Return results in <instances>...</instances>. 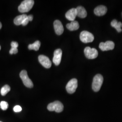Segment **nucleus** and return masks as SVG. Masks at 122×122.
Masks as SVG:
<instances>
[{
	"mask_svg": "<svg viewBox=\"0 0 122 122\" xmlns=\"http://www.w3.org/2000/svg\"><path fill=\"white\" fill-rule=\"evenodd\" d=\"M35 2L33 0H25L22 1L18 7V10L21 13H25L29 11L32 8Z\"/></svg>",
	"mask_w": 122,
	"mask_h": 122,
	"instance_id": "nucleus-1",
	"label": "nucleus"
},
{
	"mask_svg": "<svg viewBox=\"0 0 122 122\" xmlns=\"http://www.w3.org/2000/svg\"><path fill=\"white\" fill-rule=\"evenodd\" d=\"M103 77L100 74H97L94 77L92 82V89L94 92H98L100 91L103 82Z\"/></svg>",
	"mask_w": 122,
	"mask_h": 122,
	"instance_id": "nucleus-2",
	"label": "nucleus"
},
{
	"mask_svg": "<svg viewBox=\"0 0 122 122\" xmlns=\"http://www.w3.org/2000/svg\"><path fill=\"white\" fill-rule=\"evenodd\" d=\"M47 108L50 111H55L57 113H60L63 111L64 106L61 102L59 101H56L50 103L48 105Z\"/></svg>",
	"mask_w": 122,
	"mask_h": 122,
	"instance_id": "nucleus-3",
	"label": "nucleus"
},
{
	"mask_svg": "<svg viewBox=\"0 0 122 122\" xmlns=\"http://www.w3.org/2000/svg\"><path fill=\"white\" fill-rule=\"evenodd\" d=\"M20 76L22 80L23 83L25 86L30 88L33 87L34 84L32 82V81L29 77L26 71L25 70L22 71L20 74Z\"/></svg>",
	"mask_w": 122,
	"mask_h": 122,
	"instance_id": "nucleus-4",
	"label": "nucleus"
},
{
	"mask_svg": "<svg viewBox=\"0 0 122 122\" xmlns=\"http://www.w3.org/2000/svg\"><path fill=\"white\" fill-rule=\"evenodd\" d=\"M80 40L84 43H91L94 40V36L91 33L87 31H83L80 35Z\"/></svg>",
	"mask_w": 122,
	"mask_h": 122,
	"instance_id": "nucleus-5",
	"label": "nucleus"
},
{
	"mask_svg": "<svg viewBox=\"0 0 122 122\" xmlns=\"http://www.w3.org/2000/svg\"><path fill=\"white\" fill-rule=\"evenodd\" d=\"M84 53L88 59H93L98 57V52L96 48L87 47L84 49Z\"/></svg>",
	"mask_w": 122,
	"mask_h": 122,
	"instance_id": "nucleus-6",
	"label": "nucleus"
},
{
	"mask_svg": "<svg viewBox=\"0 0 122 122\" xmlns=\"http://www.w3.org/2000/svg\"><path fill=\"white\" fill-rule=\"evenodd\" d=\"M78 86L77 80L76 79L73 78L71 80L66 86V90L69 94H73L76 92Z\"/></svg>",
	"mask_w": 122,
	"mask_h": 122,
	"instance_id": "nucleus-7",
	"label": "nucleus"
},
{
	"mask_svg": "<svg viewBox=\"0 0 122 122\" xmlns=\"http://www.w3.org/2000/svg\"><path fill=\"white\" fill-rule=\"evenodd\" d=\"M115 44L113 41H107L105 43L101 42L99 45V48L103 51H109L113 49Z\"/></svg>",
	"mask_w": 122,
	"mask_h": 122,
	"instance_id": "nucleus-8",
	"label": "nucleus"
},
{
	"mask_svg": "<svg viewBox=\"0 0 122 122\" xmlns=\"http://www.w3.org/2000/svg\"><path fill=\"white\" fill-rule=\"evenodd\" d=\"M39 61L40 64L46 68H49L52 66V62L48 57L44 55H40L39 57Z\"/></svg>",
	"mask_w": 122,
	"mask_h": 122,
	"instance_id": "nucleus-9",
	"label": "nucleus"
},
{
	"mask_svg": "<svg viewBox=\"0 0 122 122\" xmlns=\"http://www.w3.org/2000/svg\"><path fill=\"white\" fill-rule=\"evenodd\" d=\"M62 56V51L61 49H56L54 52L53 62L55 65H59L61 62Z\"/></svg>",
	"mask_w": 122,
	"mask_h": 122,
	"instance_id": "nucleus-10",
	"label": "nucleus"
},
{
	"mask_svg": "<svg viewBox=\"0 0 122 122\" xmlns=\"http://www.w3.org/2000/svg\"><path fill=\"white\" fill-rule=\"evenodd\" d=\"M55 33L57 35H61L64 31V28L60 21L56 20L53 23Z\"/></svg>",
	"mask_w": 122,
	"mask_h": 122,
	"instance_id": "nucleus-11",
	"label": "nucleus"
},
{
	"mask_svg": "<svg viewBox=\"0 0 122 122\" xmlns=\"http://www.w3.org/2000/svg\"><path fill=\"white\" fill-rule=\"evenodd\" d=\"M66 17L70 21H74L77 16V12L76 8H72L69 10L66 14Z\"/></svg>",
	"mask_w": 122,
	"mask_h": 122,
	"instance_id": "nucleus-12",
	"label": "nucleus"
},
{
	"mask_svg": "<svg viewBox=\"0 0 122 122\" xmlns=\"http://www.w3.org/2000/svg\"><path fill=\"white\" fill-rule=\"evenodd\" d=\"M107 11V8L104 5H99L94 10V13L97 16L104 15Z\"/></svg>",
	"mask_w": 122,
	"mask_h": 122,
	"instance_id": "nucleus-13",
	"label": "nucleus"
},
{
	"mask_svg": "<svg viewBox=\"0 0 122 122\" xmlns=\"http://www.w3.org/2000/svg\"><path fill=\"white\" fill-rule=\"evenodd\" d=\"M76 9L77 12V16L81 18H84L86 17L87 16V12L86 9L82 6H79Z\"/></svg>",
	"mask_w": 122,
	"mask_h": 122,
	"instance_id": "nucleus-14",
	"label": "nucleus"
},
{
	"mask_svg": "<svg viewBox=\"0 0 122 122\" xmlns=\"http://www.w3.org/2000/svg\"><path fill=\"white\" fill-rule=\"evenodd\" d=\"M66 27L68 30L70 31H74L77 30L79 28L78 22L76 21H71L70 23L67 24Z\"/></svg>",
	"mask_w": 122,
	"mask_h": 122,
	"instance_id": "nucleus-15",
	"label": "nucleus"
},
{
	"mask_svg": "<svg viewBox=\"0 0 122 122\" xmlns=\"http://www.w3.org/2000/svg\"><path fill=\"white\" fill-rule=\"evenodd\" d=\"M27 15L25 14H23L20 15H18L15 18L14 20V24L15 25H20L22 24V23L23 20H25V18H26Z\"/></svg>",
	"mask_w": 122,
	"mask_h": 122,
	"instance_id": "nucleus-16",
	"label": "nucleus"
},
{
	"mask_svg": "<svg viewBox=\"0 0 122 122\" xmlns=\"http://www.w3.org/2000/svg\"><path fill=\"white\" fill-rule=\"evenodd\" d=\"M111 25L114 28L118 33L121 32L122 31L121 27H122V23L121 22H118L116 20H113L111 22Z\"/></svg>",
	"mask_w": 122,
	"mask_h": 122,
	"instance_id": "nucleus-17",
	"label": "nucleus"
},
{
	"mask_svg": "<svg viewBox=\"0 0 122 122\" xmlns=\"http://www.w3.org/2000/svg\"><path fill=\"white\" fill-rule=\"evenodd\" d=\"M41 45V43L39 41H36L33 44H30L28 46V48L30 50H34L35 51H38L39 50V48Z\"/></svg>",
	"mask_w": 122,
	"mask_h": 122,
	"instance_id": "nucleus-18",
	"label": "nucleus"
},
{
	"mask_svg": "<svg viewBox=\"0 0 122 122\" xmlns=\"http://www.w3.org/2000/svg\"><path fill=\"white\" fill-rule=\"evenodd\" d=\"M10 90V86L6 85L1 88L0 90V94L2 96H5Z\"/></svg>",
	"mask_w": 122,
	"mask_h": 122,
	"instance_id": "nucleus-19",
	"label": "nucleus"
},
{
	"mask_svg": "<svg viewBox=\"0 0 122 122\" xmlns=\"http://www.w3.org/2000/svg\"><path fill=\"white\" fill-rule=\"evenodd\" d=\"M0 107L3 110H6L8 108V104L6 101H2L0 103Z\"/></svg>",
	"mask_w": 122,
	"mask_h": 122,
	"instance_id": "nucleus-20",
	"label": "nucleus"
},
{
	"mask_svg": "<svg viewBox=\"0 0 122 122\" xmlns=\"http://www.w3.org/2000/svg\"><path fill=\"white\" fill-rule=\"evenodd\" d=\"M13 110L15 112H20L21 111L22 108L19 105H16L14 107Z\"/></svg>",
	"mask_w": 122,
	"mask_h": 122,
	"instance_id": "nucleus-21",
	"label": "nucleus"
},
{
	"mask_svg": "<svg viewBox=\"0 0 122 122\" xmlns=\"http://www.w3.org/2000/svg\"><path fill=\"white\" fill-rule=\"evenodd\" d=\"M18 52L17 48H12L10 49V54H16Z\"/></svg>",
	"mask_w": 122,
	"mask_h": 122,
	"instance_id": "nucleus-22",
	"label": "nucleus"
},
{
	"mask_svg": "<svg viewBox=\"0 0 122 122\" xmlns=\"http://www.w3.org/2000/svg\"><path fill=\"white\" fill-rule=\"evenodd\" d=\"M18 45V43L16 42H12L11 43V46L12 48H17Z\"/></svg>",
	"mask_w": 122,
	"mask_h": 122,
	"instance_id": "nucleus-23",
	"label": "nucleus"
},
{
	"mask_svg": "<svg viewBox=\"0 0 122 122\" xmlns=\"http://www.w3.org/2000/svg\"><path fill=\"white\" fill-rule=\"evenodd\" d=\"M29 22V20H28V19L27 18V17L26 18H25V20H23V21L22 22L21 25H22L23 26H25L28 24Z\"/></svg>",
	"mask_w": 122,
	"mask_h": 122,
	"instance_id": "nucleus-24",
	"label": "nucleus"
},
{
	"mask_svg": "<svg viewBox=\"0 0 122 122\" xmlns=\"http://www.w3.org/2000/svg\"><path fill=\"white\" fill-rule=\"evenodd\" d=\"M27 18H28L29 21H32V20L33 19V16L32 15H29L27 16Z\"/></svg>",
	"mask_w": 122,
	"mask_h": 122,
	"instance_id": "nucleus-25",
	"label": "nucleus"
},
{
	"mask_svg": "<svg viewBox=\"0 0 122 122\" xmlns=\"http://www.w3.org/2000/svg\"><path fill=\"white\" fill-rule=\"evenodd\" d=\"M1 28H2V24L1 22H0V30L1 29Z\"/></svg>",
	"mask_w": 122,
	"mask_h": 122,
	"instance_id": "nucleus-26",
	"label": "nucleus"
},
{
	"mask_svg": "<svg viewBox=\"0 0 122 122\" xmlns=\"http://www.w3.org/2000/svg\"><path fill=\"white\" fill-rule=\"evenodd\" d=\"M0 49H1V47H0Z\"/></svg>",
	"mask_w": 122,
	"mask_h": 122,
	"instance_id": "nucleus-27",
	"label": "nucleus"
},
{
	"mask_svg": "<svg viewBox=\"0 0 122 122\" xmlns=\"http://www.w3.org/2000/svg\"><path fill=\"white\" fill-rule=\"evenodd\" d=\"M0 122H1V121H0Z\"/></svg>",
	"mask_w": 122,
	"mask_h": 122,
	"instance_id": "nucleus-28",
	"label": "nucleus"
},
{
	"mask_svg": "<svg viewBox=\"0 0 122 122\" xmlns=\"http://www.w3.org/2000/svg\"></svg>",
	"mask_w": 122,
	"mask_h": 122,
	"instance_id": "nucleus-29",
	"label": "nucleus"
}]
</instances>
